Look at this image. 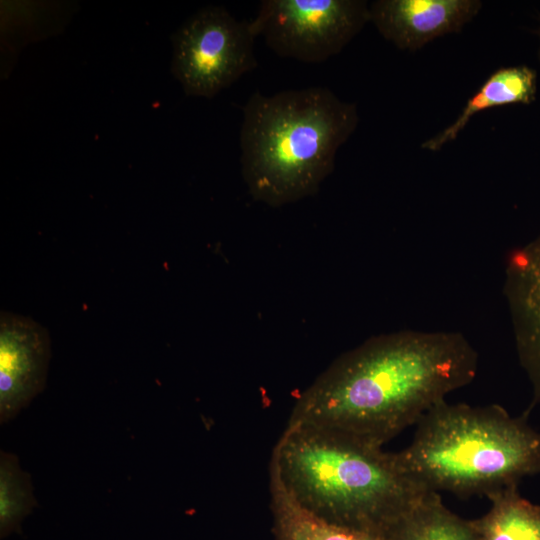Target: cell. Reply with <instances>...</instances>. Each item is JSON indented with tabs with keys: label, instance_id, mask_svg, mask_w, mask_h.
Returning a JSON list of instances; mask_svg holds the SVG:
<instances>
[{
	"label": "cell",
	"instance_id": "cell-12",
	"mask_svg": "<svg viewBox=\"0 0 540 540\" xmlns=\"http://www.w3.org/2000/svg\"><path fill=\"white\" fill-rule=\"evenodd\" d=\"M270 492L275 540H382L311 514L298 505L272 476Z\"/></svg>",
	"mask_w": 540,
	"mask_h": 540
},
{
	"label": "cell",
	"instance_id": "cell-6",
	"mask_svg": "<svg viewBox=\"0 0 540 540\" xmlns=\"http://www.w3.org/2000/svg\"><path fill=\"white\" fill-rule=\"evenodd\" d=\"M368 22L364 0H263L250 24L277 55L320 63L340 53Z\"/></svg>",
	"mask_w": 540,
	"mask_h": 540
},
{
	"label": "cell",
	"instance_id": "cell-1",
	"mask_svg": "<svg viewBox=\"0 0 540 540\" xmlns=\"http://www.w3.org/2000/svg\"><path fill=\"white\" fill-rule=\"evenodd\" d=\"M477 371L478 354L459 332L377 335L337 358L303 391L289 422L382 447L470 384Z\"/></svg>",
	"mask_w": 540,
	"mask_h": 540
},
{
	"label": "cell",
	"instance_id": "cell-5",
	"mask_svg": "<svg viewBox=\"0 0 540 540\" xmlns=\"http://www.w3.org/2000/svg\"><path fill=\"white\" fill-rule=\"evenodd\" d=\"M250 21L208 6L172 37V73L190 96L212 98L257 66Z\"/></svg>",
	"mask_w": 540,
	"mask_h": 540
},
{
	"label": "cell",
	"instance_id": "cell-10",
	"mask_svg": "<svg viewBox=\"0 0 540 540\" xmlns=\"http://www.w3.org/2000/svg\"><path fill=\"white\" fill-rule=\"evenodd\" d=\"M536 94L537 72L533 68L527 65L501 67L467 100L455 121L424 141L421 147L439 151L454 141L477 113L505 105H528L535 101Z\"/></svg>",
	"mask_w": 540,
	"mask_h": 540
},
{
	"label": "cell",
	"instance_id": "cell-13",
	"mask_svg": "<svg viewBox=\"0 0 540 540\" xmlns=\"http://www.w3.org/2000/svg\"><path fill=\"white\" fill-rule=\"evenodd\" d=\"M391 540H478L470 520L449 510L433 492Z\"/></svg>",
	"mask_w": 540,
	"mask_h": 540
},
{
	"label": "cell",
	"instance_id": "cell-7",
	"mask_svg": "<svg viewBox=\"0 0 540 540\" xmlns=\"http://www.w3.org/2000/svg\"><path fill=\"white\" fill-rule=\"evenodd\" d=\"M51 356L47 330L31 318L0 314V422L13 419L43 390Z\"/></svg>",
	"mask_w": 540,
	"mask_h": 540
},
{
	"label": "cell",
	"instance_id": "cell-4",
	"mask_svg": "<svg viewBox=\"0 0 540 540\" xmlns=\"http://www.w3.org/2000/svg\"><path fill=\"white\" fill-rule=\"evenodd\" d=\"M526 418L495 404L442 401L417 422L412 441L396 454L430 491L487 497L540 474V432Z\"/></svg>",
	"mask_w": 540,
	"mask_h": 540
},
{
	"label": "cell",
	"instance_id": "cell-15",
	"mask_svg": "<svg viewBox=\"0 0 540 540\" xmlns=\"http://www.w3.org/2000/svg\"><path fill=\"white\" fill-rule=\"evenodd\" d=\"M534 33H535V35L537 36V39H538L537 56H538V59H539V62H540V17H539V21H538V26L536 27Z\"/></svg>",
	"mask_w": 540,
	"mask_h": 540
},
{
	"label": "cell",
	"instance_id": "cell-9",
	"mask_svg": "<svg viewBox=\"0 0 540 540\" xmlns=\"http://www.w3.org/2000/svg\"><path fill=\"white\" fill-rule=\"evenodd\" d=\"M370 22L397 48L417 51L446 34L459 32L482 8L479 0H377Z\"/></svg>",
	"mask_w": 540,
	"mask_h": 540
},
{
	"label": "cell",
	"instance_id": "cell-3",
	"mask_svg": "<svg viewBox=\"0 0 540 540\" xmlns=\"http://www.w3.org/2000/svg\"><path fill=\"white\" fill-rule=\"evenodd\" d=\"M358 123L356 105L325 87L253 93L240 131L242 174L252 197L280 206L316 193Z\"/></svg>",
	"mask_w": 540,
	"mask_h": 540
},
{
	"label": "cell",
	"instance_id": "cell-14",
	"mask_svg": "<svg viewBox=\"0 0 540 540\" xmlns=\"http://www.w3.org/2000/svg\"><path fill=\"white\" fill-rule=\"evenodd\" d=\"M36 506L30 475L15 454L0 453V536L19 532L22 521Z\"/></svg>",
	"mask_w": 540,
	"mask_h": 540
},
{
	"label": "cell",
	"instance_id": "cell-2",
	"mask_svg": "<svg viewBox=\"0 0 540 540\" xmlns=\"http://www.w3.org/2000/svg\"><path fill=\"white\" fill-rule=\"evenodd\" d=\"M270 476L302 508L329 523L391 540L430 496L396 453L354 436L288 422Z\"/></svg>",
	"mask_w": 540,
	"mask_h": 540
},
{
	"label": "cell",
	"instance_id": "cell-8",
	"mask_svg": "<svg viewBox=\"0 0 540 540\" xmlns=\"http://www.w3.org/2000/svg\"><path fill=\"white\" fill-rule=\"evenodd\" d=\"M503 292L518 359L532 387L531 409L540 403V235L509 254Z\"/></svg>",
	"mask_w": 540,
	"mask_h": 540
},
{
	"label": "cell",
	"instance_id": "cell-11",
	"mask_svg": "<svg viewBox=\"0 0 540 540\" xmlns=\"http://www.w3.org/2000/svg\"><path fill=\"white\" fill-rule=\"evenodd\" d=\"M487 498L489 510L470 520L478 540H540V506L523 498L518 486Z\"/></svg>",
	"mask_w": 540,
	"mask_h": 540
}]
</instances>
